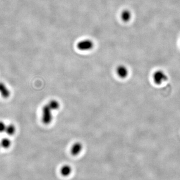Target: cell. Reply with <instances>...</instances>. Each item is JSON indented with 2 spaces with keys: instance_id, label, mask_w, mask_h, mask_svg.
I'll return each instance as SVG.
<instances>
[{
  "instance_id": "obj_1",
  "label": "cell",
  "mask_w": 180,
  "mask_h": 180,
  "mask_svg": "<svg viewBox=\"0 0 180 180\" xmlns=\"http://www.w3.org/2000/svg\"><path fill=\"white\" fill-rule=\"evenodd\" d=\"M53 110L48 104L43 106L42 108V121L45 125H49L53 121Z\"/></svg>"
},
{
  "instance_id": "obj_2",
  "label": "cell",
  "mask_w": 180,
  "mask_h": 180,
  "mask_svg": "<svg viewBox=\"0 0 180 180\" xmlns=\"http://www.w3.org/2000/svg\"><path fill=\"white\" fill-rule=\"evenodd\" d=\"M153 78L154 83L156 85H160L167 81L168 77L164 72L162 70H158L154 73Z\"/></svg>"
},
{
  "instance_id": "obj_3",
  "label": "cell",
  "mask_w": 180,
  "mask_h": 180,
  "mask_svg": "<svg viewBox=\"0 0 180 180\" xmlns=\"http://www.w3.org/2000/svg\"><path fill=\"white\" fill-rule=\"evenodd\" d=\"M94 46V43L90 40H84L80 41L77 44L78 49L82 51L91 50Z\"/></svg>"
},
{
  "instance_id": "obj_4",
  "label": "cell",
  "mask_w": 180,
  "mask_h": 180,
  "mask_svg": "<svg viewBox=\"0 0 180 180\" xmlns=\"http://www.w3.org/2000/svg\"><path fill=\"white\" fill-rule=\"evenodd\" d=\"M116 73L119 78L125 79L129 75V71L126 66L123 65H120L117 68Z\"/></svg>"
},
{
  "instance_id": "obj_5",
  "label": "cell",
  "mask_w": 180,
  "mask_h": 180,
  "mask_svg": "<svg viewBox=\"0 0 180 180\" xmlns=\"http://www.w3.org/2000/svg\"><path fill=\"white\" fill-rule=\"evenodd\" d=\"M83 148V146L79 142L75 143L72 147L71 153L73 156L78 155L81 153Z\"/></svg>"
},
{
  "instance_id": "obj_6",
  "label": "cell",
  "mask_w": 180,
  "mask_h": 180,
  "mask_svg": "<svg viewBox=\"0 0 180 180\" xmlns=\"http://www.w3.org/2000/svg\"><path fill=\"white\" fill-rule=\"evenodd\" d=\"M0 94L2 97L6 99L9 97L10 95V91L7 88L5 84L0 82Z\"/></svg>"
},
{
  "instance_id": "obj_7",
  "label": "cell",
  "mask_w": 180,
  "mask_h": 180,
  "mask_svg": "<svg viewBox=\"0 0 180 180\" xmlns=\"http://www.w3.org/2000/svg\"><path fill=\"white\" fill-rule=\"evenodd\" d=\"M16 131V128L15 125L13 124H9L8 125H7L5 132L6 133V134L9 136H13L15 134Z\"/></svg>"
},
{
  "instance_id": "obj_8",
  "label": "cell",
  "mask_w": 180,
  "mask_h": 180,
  "mask_svg": "<svg viewBox=\"0 0 180 180\" xmlns=\"http://www.w3.org/2000/svg\"><path fill=\"white\" fill-rule=\"evenodd\" d=\"M48 104L53 111H56L59 109L60 107L59 102L56 100H52L48 103Z\"/></svg>"
},
{
  "instance_id": "obj_9",
  "label": "cell",
  "mask_w": 180,
  "mask_h": 180,
  "mask_svg": "<svg viewBox=\"0 0 180 180\" xmlns=\"http://www.w3.org/2000/svg\"><path fill=\"white\" fill-rule=\"evenodd\" d=\"M1 147H3L5 149H8L11 145V141L10 139L8 138H4L1 140Z\"/></svg>"
},
{
  "instance_id": "obj_10",
  "label": "cell",
  "mask_w": 180,
  "mask_h": 180,
  "mask_svg": "<svg viewBox=\"0 0 180 180\" xmlns=\"http://www.w3.org/2000/svg\"><path fill=\"white\" fill-rule=\"evenodd\" d=\"M72 171V169L69 166H64L61 170L62 175L64 176H67L69 175Z\"/></svg>"
},
{
  "instance_id": "obj_11",
  "label": "cell",
  "mask_w": 180,
  "mask_h": 180,
  "mask_svg": "<svg viewBox=\"0 0 180 180\" xmlns=\"http://www.w3.org/2000/svg\"><path fill=\"white\" fill-rule=\"evenodd\" d=\"M131 18V14L130 12L128 10H125L121 14V18L124 22L129 21Z\"/></svg>"
},
{
  "instance_id": "obj_12",
  "label": "cell",
  "mask_w": 180,
  "mask_h": 180,
  "mask_svg": "<svg viewBox=\"0 0 180 180\" xmlns=\"http://www.w3.org/2000/svg\"><path fill=\"white\" fill-rule=\"evenodd\" d=\"M7 125L3 121H0V133L5 132Z\"/></svg>"
},
{
  "instance_id": "obj_13",
  "label": "cell",
  "mask_w": 180,
  "mask_h": 180,
  "mask_svg": "<svg viewBox=\"0 0 180 180\" xmlns=\"http://www.w3.org/2000/svg\"><path fill=\"white\" fill-rule=\"evenodd\" d=\"M1 147V143H0V147Z\"/></svg>"
}]
</instances>
